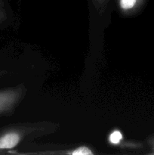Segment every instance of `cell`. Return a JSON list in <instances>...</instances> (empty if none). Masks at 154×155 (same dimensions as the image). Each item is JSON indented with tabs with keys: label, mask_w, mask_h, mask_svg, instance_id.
<instances>
[{
	"label": "cell",
	"mask_w": 154,
	"mask_h": 155,
	"mask_svg": "<svg viewBox=\"0 0 154 155\" xmlns=\"http://www.w3.org/2000/svg\"><path fill=\"white\" fill-rule=\"evenodd\" d=\"M69 154H72V155H92L93 152L91 151L90 148L85 146H82L75 148L73 151Z\"/></svg>",
	"instance_id": "obj_5"
},
{
	"label": "cell",
	"mask_w": 154,
	"mask_h": 155,
	"mask_svg": "<svg viewBox=\"0 0 154 155\" xmlns=\"http://www.w3.org/2000/svg\"><path fill=\"white\" fill-rule=\"evenodd\" d=\"M148 142H149V145H150L151 147L152 154H154V134L149 138V139H148Z\"/></svg>",
	"instance_id": "obj_7"
},
{
	"label": "cell",
	"mask_w": 154,
	"mask_h": 155,
	"mask_svg": "<svg viewBox=\"0 0 154 155\" xmlns=\"http://www.w3.org/2000/svg\"><path fill=\"white\" fill-rule=\"evenodd\" d=\"M121 10L124 12H136L144 4L146 0H118Z\"/></svg>",
	"instance_id": "obj_3"
},
{
	"label": "cell",
	"mask_w": 154,
	"mask_h": 155,
	"mask_svg": "<svg viewBox=\"0 0 154 155\" xmlns=\"http://www.w3.org/2000/svg\"><path fill=\"white\" fill-rule=\"evenodd\" d=\"M21 141V135L16 131H5L0 136V151L14 148Z\"/></svg>",
	"instance_id": "obj_2"
},
{
	"label": "cell",
	"mask_w": 154,
	"mask_h": 155,
	"mask_svg": "<svg viewBox=\"0 0 154 155\" xmlns=\"http://www.w3.org/2000/svg\"><path fill=\"white\" fill-rule=\"evenodd\" d=\"M20 98V92L16 89L0 90V115L8 113Z\"/></svg>",
	"instance_id": "obj_1"
},
{
	"label": "cell",
	"mask_w": 154,
	"mask_h": 155,
	"mask_svg": "<svg viewBox=\"0 0 154 155\" xmlns=\"http://www.w3.org/2000/svg\"><path fill=\"white\" fill-rule=\"evenodd\" d=\"M5 16V15L4 9H3V5L2 2H1V0H0V21H2L4 19Z\"/></svg>",
	"instance_id": "obj_8"
},
{
	"label": "cell",
	"mask_w": 154,
	"mask_h": 155,
	"mask_svg": "<svg viewBox=\"0 0 154 155\" xmlns=\"http://www.w3.org/2000/svg\"><path fill=\"white\" fill-rule=\"evenodd\" d=\"M122 139V135L119 130H115L110 133L109 136V142L112 145H118L121 142Z\"/></svg>",
	"instance_id": "obj_4"
},
{
	"label": "cell",
	"mask_w": 154,
	"mask_h": 155,
	"mask_svg": "<svg viewBox=\"0 0 154 155\" xmlns=\"http://www.w3.org/2000/svg\"><path fill=\"white\" fill-rule=\"evenodd\" d=\"M107 1H108V0H93L95 5L98 8H103V6L105 5V3L107 2Z\"/></svg>",
	"instance_id": "obj_6"
}]
</instances>
